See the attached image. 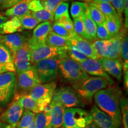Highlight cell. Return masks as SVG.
Listing matches in <instances>:
<instances>
[{
	"mask_svg": "<svg viewBox=\"0 0 128 128\" xmlns=\"http://www.w3.org/2000/svg\"><path fill=\"white\" fill-rule=\"evenodd\" d=\"M122 96V92L119 88L110 86L94 96L96 106L110 117L116 128H120L122 124L120 108Z\"/></svg>",
	"mask_w": 128,
	"mask_h": 128,
	"instance_id": "6da1fadb",
	"label": "cell"
},
{
	"mask_svg": "<svg viewBox=\"0 0 128 128\" xmlns=\"http://www.w3.org/2000/svg\"><path fill=\"white\" fill-rule=\"evenodd\" d=\"M71 85L72 88L86 104L92 103V98L97 92L111 86L108 80L97 76H88Z\"/></svg>",
	"mask_w": 128,
	"mask_h": 128,
	"instance_id": "7a4b0ae2",
	"label": "cell"
},
{
	"mask_svg": "<svg viewBox=\"0 0 128 128\" xmlns=\"http://www.w3.org/2000/svg\"><path fill=\"white\" fill-rule=\"evenodd\" d=\"M59 74L64 81L71 84L81 81L89 76L82 70L79 63L74 61L68 56L60 60Z\"/></svg>",
	"mask_w": 128,
	"mask_h": 128,
	"instance_id": "3957f363",
	"label": "cell"
},
{
	"mask_svg": "<svg viewBox=\"0 0 128 128\" xmlns=\"http://www.w3.org/2000/svg\"><path fill=\"white\" fill-rule=\"evenodd\" d=\"M92 122L90 112L79 108H65L62 128H85Z\"/></svg>",
	"mask_w": 128,
	"mask_h": 128,
	"instance_id": "277c9868",
	"label": "cell"
},
{
	"mask_svg": "<svg viewBox=\"0 0 128 128\" xmlns=\"http://www.w3.org/2000/svg\"><path fill=\"white\" fill-rule=\"evenodd\" d=\"M16 78L15 94L13 98L15 100L21 96L28 94L33 88L41 84L33 66L28 71L17 74Z\"/></svg>",
	"mask_w": 128,
	"mask_h": 128,
	"instance_id": "5b68a950",
	"label": "cell"
},
{
	"mask_svg": "<svg viewBox=\"0 0 128 128\" xmlns=\"http://www.w3.org/2000/svg\"><path fill=\"white\" fill-rule=\"evenodd\" d=\"M60 60L56 58L47 59L33 65L41 84L52 82L58 78Z\"/></svg>",
	"mask_w": 128,
	"mask_h": 128,
	"instance_id": "8992f818",
	"label": "cell"
},
{
	"mask_svg": "<svg viewBox=\"0 0 128 128\" xmlns=\"http://www.w3.org/2000/svg\"><path fill=\"white\" fill-rule=\"evenodd\" d=\"M52 101L60 104L65 108H85L86 106L74 90L69 86L56 88Z\"/></svg>",
	"mask_w": 128,
	"mask_h": 128,
	"instance_id": "52a82bcc",
	"label": "cell"
},
{
	"mask_svg": "<svg viewBox=\"0 0 128 128\" xmlns=\"http://www.w3.org/2000/svg\"><path fill=\"white\" fill-rule=\"evenodd\" d=\"M16 80V74L13 72L0 74V108L7 107L13 100Z\"/></svg>",
	"mask_w": 128,
	"mask_h": 128,
	"instance_id": "ba28073f",
	"label": "cell"
},
{
	"mask_svg": "<svg viewBox=\"0 0 128 128\" xmlns=\"http://www.w3.org/2000/svg\"><path fill=\"white\" fill-rule=\"evenodd\" d=\"M56 86V82L54 81L38 85L30 91L28 94L38 103L39 113L44 112L45 107L52 102Z\"/></svg>",
	"mask_w": 128,
	"mask_h": 128,
	"instance_id": "9c48e42d",
	"label": "cell"
},
{
	"mask_svg": "<svg viewBox=\"0 0 128 128\" xmlns=\"http://www.w3.org/2000/svg\"><path fill=\"white\" fill-rule=\"evenodd\" d=\"M68 56V48H55L47 44L31 49L30 59L32 65L42 60L50 58L62 59Z\"/></svg>",
	"mask_w": 128,
	"mask_h": 128,
	"instance_id": "30bf717a",
	"label": "cell"
},
{
	"mask_svg": "<svg viewBox=\"0 0 128 128\" xmlns=\"http://www.w3.org/2000/svg\"><path fill=\"white\" fill-rule=\"evenodd\" d=\"M31 49L28 42L24 44L16 52L14 58V65L17 74L28 71L33 66L30 59Z\"/></svg>",
	"mask_w": 128,
	"mask_h": 128,
	"instance_id": "8fae6325",
	"label": "cell"
},
{
	"mask_svg": "<svg viewBox=\"0 0 128 128\" xmlns=\"http://www.w3.org/2000/svg\"><path fill=\"white\" fill-rule=\"evenodd\" d=\"M52 22H44L34 28L33 34L28 41L30 49L46 44L47 38L52 31Z\"/></svg>",
	"mask_w": 128,
	"mask_h": 128,
	"instance_id": "7c38bea8",
	"label": "cell"
},
{
	"mask_svg": "<svg viewBox=\"0 0 128 128\" xmlns=\"http://www.w3.org/2000/svg\"><path fill=\"white\" fill-rule=\"evenodd\" d=\"M80 65L88 75L104 78L108 80L111 86L114 84V81L109 75L106 72L99 60L88 58L80 63Z\"/></svg>",
	"mask_w": 128,
	"mask_h": 128,
	"instance_id": "4fadbf2b",
	"label": "cell"
},
{
	"mask_svg": "<svg viewBox=\"0 0 128 128\" xmlns=\"http://www.w3.org/2000/svg\"><path fill=\"white\" fill-rule=\"evenodd\" d=\"M24 108L18 101L13 99L7 108L0 115V121L8 124H16L20 121Z\"/></svg>",
	"mask_w": 128,
	"mask_h": 128,
	"instance_id": "5bb4252c",
	"label": "cell"
},
{
	"mask_svg": "<svg viewBox=\"0 0 128 128\" xmlns=\"http://www.w3.org/2000/svg\"><path fill=\"white\" fill-rule=\"evenodd\" d=\"M29 38L25 34L14 33L11 34L0 35V44L7 48L12 53L13 59L16 52L22 45L27 42Z\"/></svg>",
	"mask_w": 128,
	"mask_h": 128,
	"instance_id": "9a60e30c",
	"label": "cell"
},
{
	"mask_svg": "<svg viewBox=\"0 0 128 128\" xmlns=\"http://www.w3.org/2000/svg\"><path fill=\"white\" fill-rule=\"evenodd\" d=\"M69 40L72 45L76 46L86 56H87L88 58L98 60L91 42L78 36L75 32L72 33L71 38Z\"/></svg>",
	"mask_w": 128,
	"mask_h": 128,
	"instance_id": "2e32d148",
	"label": "cell"
},
{
	"mask_svg": "<svg viewBox=\"0 0 128 128\" xmlns=\"http://www.w3.org/2000/svg\"><path fill=\"white\" fill-rule=\"evenodd\" d=\"M99 60L106 72L118 81H120L123 74V67L120 60L107 58L100 59Z\"/></svg>",
	"mask_w": 128,
	"mask_h": 128,
	"instance_id": "e0dca14e",
	"label": "cell"
},
{
	"mask_svg": "<svg viewBox=\"0 0 128 128\" xmlns=\"http://www.w3.org/2000/svg\"><path fill=\"white\" fill-rule=\"evenodd\" d=\"M127 33L128 29L124 26V28H122L118 34L110 39V52L109 55L107 58L120 60L122 45L124 38L128 35Z\"/></svg>",
	"mask_w": 128,
	"mask_h": 128,
	"instance_id": "ac0fdd59",
	"label": "cell"
},
{
	"mask_svg": "<svg viewBox=\"0 0 128 128\" xmlns=\"http://www.w3.org/2000/svg\"><path fill=\"white\" fill-rule=\"evenodd\" d=\"M92 122L99 128H116L110 117L94 106L90 111Z\"/></svg>",
	"mask_w": 128,
	"mask_h": 128,
	"instance_id": "d6986e66",
	"label": "cell"
},
{
	"mask_svg": "<svg viewBox=\"0 0 128 128\" xmlns=\"http://www.w3.org/2000/svg\"><path fill=\"white\" fill-rule=\"evenodd\" d=\"M0 66L5 72H13L16 73L14 59L12 53L7 48L0 44Z\"/></svg>",
	"mask_w": 128,
	"mask_h": 128,
	"instance_id": "ffe728a7",
	"label": "cell"
},
{
	"mask_svg": "<svg viewBox=\"0 0 128 128\" xmlns=\"http://www.w3.org/2000/svg\"><path fill=\"white\" fill-rule=\"evenodd\" d=\"M52 109L50 113L52 128H62L64 121L65 108L60 104L54 102Z\"/></svg>",
	"mask_w": 128,
	"mask_h": 128,
	"instance_id": "44dd1931",
	"label": "cell"
},
{
	"mask_svg": "<svg viewBox=\"0 0 128 128\" xmlns=\"http://www.w3.org/2000/svg\"><path fill=\"white\" fill-rule=\"evenodd\" d=\"M32 0H21L20 2L13 7L8 9L5 12V16L7 17H21L22 16L30 13L28 9V4Z\"/></svg>",
	"mask_w": 128,
	"mask_h": 128,
	"instance_id": "7402d4cb",
	"label": "cell"
},
{
	"mask_svg": "<svg viewBox=\"0 0 128 128\" xmlns=\"http://www.w3.org/2000/svg\"><path fill=\"white\" fill-rule=\"evenodd\" d=\"M91 43L95 50L98 60L108 57L110 52V40H102L97 39L96 40L91 42Z\"/></svg>",
	"mask_w": 128,
	"mask_h": 128,
	"instance_id": "603a6c76",
	"label": "cell"
},
{
	"mask_svg": "<svg viewBox=\"0 0 128 128\" xmlns=\"http://www.w3.org/2000/svg\"><path fill=\"white\" fill-rule=\"evenodd\" d=\"M22 31V25L18 17H12L10 20L8 19L6 23L3 24L1 28L2 35L14 34L16 32Z\"/></svg>",
	"mask_w": 128,
	"mask_h": 128,
	"instance_id": "cb8c5ba5",
	"label": "cell"
},
{
	"mask_svg": "<svg viewBox=\"0 0 128 128\" xmlns=\"http://www.w3.org/2000/svg\"><path fill=\"white\" fill-rule=\"evenodd\" d=\"M81 18H82L83 23H84L86 33L90 39L91 42L97 40V36H96L97 24L94 23L90 17L87 7L85 14L82 16H81Z\"/></svg>",
	"mask_w": 128,
	"mask_h": 128,
	"instance_id": "d4e9b609",
	"label": "cell"
},
{
	"mask_svg": "<svg viewBox=\"0 0 128 128\" xmlns=\"http://www.w3.org/2000/svg\"><path fill=\"white\" fill-rule=\"evenodd\" d=\"M46 44L55 48H68L71 44L68 39L59 36L51 31L46 39Z\"/></svg>",
	"mask_w": 128,
	"mask_h": 128,
	"instance_id": "484cf974",
	"label": "cell"
},
{
	"mask_svg": "<svg viewBox=\"0 0 128 128\" xmlns=\"http://www.w3.org/2000/svg\"><path fill=\"white\" fill-rule=\"evenodd\" d=\"M103 24L112 38L118 34L122 28V22L118 17L106 18Z\"/></svg>",
	"mask_w": 128,
	"mask_h": 128,
	"instance_id": "4316f807",
	"label": "cell"
},
{
	"mask_svg": "<svg viewBox=\"0 0 128 128\" xmlns=\"http://www.w3.org/2000/svg\"><path fill=\"white\" fill-rule=\"evenodd\" d=\"M17 100L23 108L29 110L34 113V114H38L39 113L38 103L36 101L32 98L29 94L21 96L17 99Z\"/></svg>",
	"mask_w": 128,
	"mask_h": 128,
	"instance_id": "83f0119b",
	"label": "cell"
},
{
	"mask_svg": "<svg viewBox=\"0 0 128 128\" xmlns=\"http://www.w3.org/2000/svg\"><path fill=\"white\" fill-rule=\"evenodd\" d=\"M89 4H92L94 7L97 8L103 14L106 18L118 17L116 10L110 3H98L92 2Z\"/></svg>",
	"mask_w": 128,
	"mask_h": 128,
	"instance_id": "f1b7e54d",
	"label": "cell"
},
{
	"mask_svg": "<svg viewBox=\"0 0 128 128\" xmlns=\"http://www.w3.org/2000/svg\"><path fill=\"white\" fill-rule=\"evenodd\" d=\"M54 21L58 22L60 20H70L69 13V4L67 2H63L56 8L54 12Z\"/></svg>",
	"mask_w": 128,
	"mask_h": 128,
	"instance_id": "f546056e",
	"label": "cell"
},
{
	"mask_svg": "<svg viewBox=\"0 0 128 128\" xmlns=\"http://www.w3.org/2000/svg\"><path fill=\"white\" fill-rule=\"evenodd\" d=\"M19 19L22 25V30H33L40 23L39 21L33 17L31 12L19 17Z\"/></svg>",
	"mask_w": 128,
	"mask_h": 128,
	"instance_id": "4dcf8cb0",
	"label": "cell"
},
{
	"mask_svg": "<svg viewBox=\"0 0 128 128\" xmlns=\"http://www.w3.org/2000/svg\"><path fill=\"white\" fill-rule=\"evenodd\" d=\"M87 7V4L80 1H73L70 8V13L73 19L81 17L85 14Z\"/></svg>",
	"mask_w": 128,
	"mask_h": 128,
	"instance_id": "1f68e13d",
	"label": "cell"
},
{
	"mask_svg": "<svg viewBox=\"0 0 128 128\" xmlns=\"http://www.w3.org/2000/svg\"><path fill=\"white\" fill-rule=\"evenodd\" d=\"M87 9L90 17L97 26L102 24L104 23L105 16L97 8L92 4H87Z\"/></svg>",
	"mask_w": 128,
	"mask_h": 128,
	"instance_id": "d6a6232c",
	"label": "cell"
},
{
	"mask_svg": "<svg viewBox=\"0 0 128 128\" xmlns=\"http://www.w3.org/2000/svg\"><path fill=\"white\" fill-rule=\"evenodd\" d=\"M36 128H52L50 114L41 112L36 114L34 118Z\"/></svg>",
	"mask_w": 128,
	"mask_h": 128,
	"instance_id": "836d02e7",
	"label": "cell"
},
{
	"mask_svg": "<svg viewBox=\"0 0 128 128\" xmlns=\"http://www.w3.org/2000/svg\"><path fill=\"white\" fill-rule=\"evenodd\" d=\"M120 61L124 74L128 73V38L124 37L122 42L120 52Z\"/></svg>",
	"mask_w": 128,
	"mask_h": 128,
	"instance_id": "e575fe53",
	"label": "cell"
},
{
	"mask_svg": "<svg viewBox=\"0 0 128 128\" xmlns=\"http://www.w3.org/2000/svg\"><path fill=\"white\" fill-rule=\"evenodd\" d=\"M36 114L28 110H24L20 121L16 124L17 128H27L34 120Z\"/></svg>",
	"mask_w": 128,
	"mask_h": 128,
	"instance_id": "d590c367",
	"label": "cell"
},
{
	"mask_svg": "<svg viewBox=\"0 0 128 128\" xmlns=\"http://www.w3.org/2000/svg\"><path fill=\"white\" fill-rule=\"evenodd\" d=\"M68 56L78 63H81L88 59L87 56L72 44L68 48Z\"/></svg>",
	"mask_w": 128,
	"mask_h": 128,
	"instance_id": "8d00e7d4",
	"label": "cell"
},
{
	"mask_svg": "<svg viewBox=\"0 0 128 128\" xmlns=\"http://www.w3.org/2000/svg\"><path fill=\"white\" fill-rule=\"evenodd\" d=\"M74 30L75 33L78 36H80L81 38L87 40L90 42H91L90 39L88 36L87 33L85 29V27L84 25L83 21L81 17H78L77 18L74 19Z\"/></svg>",
	"mask_w": 128,
	"mask_h": 128,
	"instance_id": "74e56055",
	"label": "cell"
},
{
	"mask_svg": "<svg viewBox=\"0 0 128 128\" xmlns=\"http://www.w3.org/2000/svg\"><path fill=\"white\" fill-rule=\"evenodd\" d=\"M32 15L36 20L40 22H52L54 21V13L48 12L46 10H42L38 12H31Z\"/></svg>",
	"mask_w": 128,
	"mask_h": 128,
	"instance_id": "f35d334b",
	"label": "cell"
},
{
	"mask_svg": "<svg viewBox=\"0 0 128 128\" xmlns=\"http://www.w3.org/2000/svg\"><path fill=\"white\" fill-rule=\"evenodd\" d=\"M122 122L124 128H128V99L124 97H122L120 100Z\"/></svg>",
	"mask_w": 128,
	"mask_h": 128,
	"instance_id": "ab89813d",
	"label": "cell"
},
{
	"mask_svg": "<svg viewBox=\"0 0 128 128\" xmlns=\"http://www.w3.org/2000/svg\"><path fill=\"white\" fill-rule=\"evenodd\" d=\"M52 32L55 33V34L68 40H70L72 35V33L67 31L63 26H62L61 25L56 22H55L54 24H52Z\"/></svg>",
	"mask_w": 128,
	"mask_h": 128,
	"instance_id": "60d3db41",
	"label": "cell"
},
{
	"mask_svg": "<svg viewBox=\"0 0 128 128\" xmlns=\"http://www.w3.org/2000/svg\"><path fill=\"white\" fill-rule=\"evenodd\" d=\"M68 0H44V9L54 13L56 8L63 2H67Z\"/></svg>",
	"mask_w": 128,
	"mask_h": 128,
	"instance_id": "b9f144b4",
	"label": "cell"
},
{
	"mask_svg": "<svg viewBox=\"0 0 128 128\" xmlns=\"http://www.w3.org/2000/svg\"><path fill=\"white\" fill-rule=\"evenodd\" d=\"M126 0H112V5L116 10L118 17L122 22L123 21L122 15L124 13V6Z\"/></svg>",
	"mask_w": 128,
	"mask_h": 128,
	"instance_id": "7bdbcfd3",
	"label": "cell"
},
{
	"mask_svg": "<svg viewBox=\"0 0 128 128\" xmlns=\"http://www.w3.org/2000/svg\"><path fill=\"white\" fill-rule=\"evenodd\" d=\"M96 36H97V39L102 40H108L112 38L107 30L106 28H105L104 24L97 26Z\"/></svg>",
	"mask_w": 128,
	"mask_h": 128,
	"instance_id": "ee69618b",
	"label": "cell"
},
{
	"mask_svg": "<svg viewBox=\"0 0 128 128\" xmlns=\"http://www.w3.org/2000/svg\"><path fill=\"white\" fill-rule=\"evenodd\" d=\"M28 9L31 12H38L44 9V0H32L28 4Z\"/></svg>",
	"mask_w": 128,
	"mask_h": 128,
	"instance_id": "f6af8a7d",
	"label": "cell"
},
{
	"mask_svg": "<svg viewBox=\"0 0 128 128\" xmlns=\"http://www.w3.org/2000/svg\"><path fill=\"white\" fill-rule=\"evenodd\" d=\"M20 1L21 0H0V8L10 9Z\"/></svg>",
	"mask_w": 128,
	"mask_h": 128,
	"instance_id": "bcb514c9",
	"label": "cell"
},
{
	"mask_svg": "<svg viewBox=\"0 0 128 128\" xmlns=\"http://www.w3.org/2000/svg\"><path fill=\"white\" fill-rule=\"evenodd\" d=\"M56 23H59L62 26H63L64 28L66 29L67 31L70 32L71 33H74V24L73 22L71 19L70 20H60L58 22H55Z\"/></svg>",
	"mask_w": 128,
	"mask_h": 128,
	"instance_id": "7dc6e473",
	"label": "cell"
},
{
	"mask_svg": "<svg viewBox=\"0 0 128 128\" xmlns=\"http://www.w3.org/2000/svg\"><path fill=\"white\" fill-rule=\"evenodd\" d=\"M8 20V17H6V16L3 15V14H0V35H2L1 33V28H2V26L4 23H6L7 21Z\"/></svg>",
	"mask_w": 128,
	"mask_h": 128,
	"instance_id": "c3c4849f",
	"label": "cell"
},
{
	"mask_svg": "<svg viewBox=\"0 0 128 128\" xmlns=\"http://www.w3.org/2000/svg\"><path fill=\"white\" fill-rule=\"evenodd\" d=\"M112 0H92V2H96L98 3H110Z\"/></svg>",
	"mask_w": 128,
	"mask_h": 128,
	"instance_id": "681fc988",
	"label": "cell"
},
{
	"mask_svg": "<svg viewBox=\"0 0 128 128\" xmlns=\"http://www.w3.org/2000/svg\"><path fill=\"white\" fill-rule=\"evenodd\" d=\"M8 126V124H5L0 121V128H7Z\"/></svg>",
	"mask_w": 128,
	"mask_h": 128,
	"instance_id": "f907efd6",
	"label": "cell"
},
{
	"mask_svg": "<svg viewBox=\"0 0 128 128\" xmlns=\"http://www.w3.org/2000/svg\"><path fill=\"white\" fill-rule=\"evenodd\" d=\"M85 128H99L97 126H96V124H94L93 122H92V124H90V125L87 126V127Z\"/></svg>",
	"mask_w": 128,
	"mask_h": 128,
	"instance_id": "816d5d0a",
	"label": "cell"
},
{
	"mask_svg": "<svg viewBox=\"0 0 128 128\" xmlns=\"http://www.w3.org/2000/svg\"><path fill=\"white\" fill-rule=\"evenodd\" d=\"M71 1H80V2H85L87 4H89V3L92 2V0H71Z\"/></svg>",
	"mask_w": 128,
	"mask_h": 128,
	"instance_id": "f5cc1de1",
	"label": "cell"
},
{
	"mask_svg": "<svg viewBox=\"0 0 128 128\" xmlns=\"http://www.w3.org/2000/svg\"><path fill=\"white\" fill-rule=\"evenodd\" d=\"M27 128H36V126H35V124H34V120L32 123L31 124H30L29 126H28Z\"/></svg>",
	"mask_w": 128,
	"mask_h": 128,
	"instance_id": "db71d44e",
	"label": "cell"
},
{
	"mask_svg": "<svg viewBox=\"0 0 128 128\" xmlns=\"http://www.w3.org/2000/svg\"><path fill=\"white\" fill-rule=\"evenodd\" d=\"M7 128H17L16 126V124H8Z\"/></svg>",
	"mask_w": 128,
	"mask_h": 128,
	"instance_id": "11a10c76",
	"label": "cell"
},
{
	"mask_svg": "<svg viewBox=\"0 0 128 128\" xmlns=\"http://www.w3.org/2000/svg\"><path fill=\"white\" fill-rule=\"evenodd\" d=\"M3 73H5V71L3 70L2 68L0 66V74H3Z\"/></svg>",
	"mask_w": 128,
	"mask_h": 128,
	"instance_id": "9f6ffc18",
	"label": "cell"
}]
</instances>
